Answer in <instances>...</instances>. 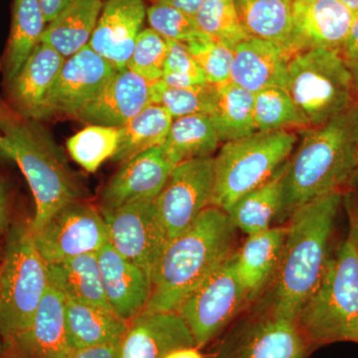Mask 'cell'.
I'll use <instances>...</instances> for the list:
<instances>
[{"label":"cell","instance_id":"1","mask_svg":"<svg viewBox=\"0 0 358 358\" xmlns=\"http://www.w3.org/2000/svg\"><path fill=\"white\" fill-rule=\"evenodd\" d=\"M343 192L301 205L289 216L281 259L273 281L271 312L296 320L326 274Z\"/></svg>","mask_w":358,"mask_h":358},{"label":"cell","instance_id":"2","mask_svg":"<svg viewBox=\"0 0 358 358\" xmlns=\"http://www.w3.org/2000/svg\"><path fill=\"white\" fill-rule=\"evenodd\" d=\"M300 134V143L287 164L280 222L288 221L301 205L348 187L358 166V103Z\"/></svg>","mask_w":358,"mask_h":358},{"label":"cell","instance_id":"3","mask_svg":"<svg viewBox=\"0 0 358 358\" xmlns=\"http://www.w3.org/2000/svg\"><path fill=\"white\" fill-rule=\"evenodd\" d=\"M237 230L227 212L210 205L185 232L169 240L152 270L145 312H176L186 296L234 254Z\"/></svg>","mask_w":358,"mask_h":358},{"label":"cell","instance_id":"4","mask_svg":"<svg viewBox=\"0 0 358 358\" xmlns=\"http://www.w3.org/2000/svg\"><path fill=\"white\" fill-rule=\"evenodd\" d=\"M0 134L6 152L24 174L35 200L33 232L64 205L84 199L86 190L60 145L35 120L23 117L0 96Z\"/></svg>","mask_w":358,"mask_h":358},{"label":"cell","instance_id":"5","mask_svg":"<svg viewBox=\"0 0 358 358\" xmlns=\"http://www.w3.org/2000/svg\"><path fill=\"white\" fill-rule=\"evenodd\" d=\"M348 214L345 240L296 320L313 350L336 343L358 345V199L343 192Z\"/></svg>","mask_w":358,"mask_h":358},{"label":"cell","instance_id":"6","mask_svg":"<svg viewBox=\"0 0 358 358\" xmlns=\"http://www.w3.org/2000/svg\"><path fill=\"white\" fill-rule=\"evenodd\" d=\"M49 285L30 220L16 221L7 230L0 262V343H10L27 329Z\"/></svg>","mask_w":358,"mask_h":358},{"label":"cell","instance_id":"7","mask_svg":"<svg viewBox=\"0 0 358 358\" xmlns=\"http://www.w3.org/2000/svg\"><path fill=\"white\" fill-rule=\"evenodd\" d=\"M294 131L257 133L224 143L214 157L211 205L227 212L245 194L272 178L293 155Z\"/></svg>","mask_w":358,"mask_h":358},{"label":"cell","instance_id":"8","mask_svg":"<svg viewBox=\"0 0 358 358\" xmlns=\"http://www.w3.org/2000/svg\"><path fill=\"white\" fill-rule=\"evenodd\" d=\"M287 92L308 117L319 127L357 103L352 73L338 52L312 49L289 59Z\"/></svg>","mask_w":358,"mask_h":358},{"label":"cell","instance_id":"9","mask_svg":"<svg viewBox=\"0 0 358 358\" xmlns=\"http://www.w3.org/2000/svg\"><path fill=\"white\" fill-rule=\"evenodd\" d=\"M248 301L235 272L233 254L186 296L176 313L185 320L197 348L203 350L235 322Z\"/></svg>","mask_w":358,"mask_h":358},{"label":"cell","instance_id":"10","mask_svg":"<svg viewBox=\"0 0 358 358\" xmlns=\"http://www.w3.org/2000/svg\"><path fill=\"white\" fill-rule=\"evenodd\" d=\"M216 341L208 358H307L313 350L298 320L268 308L233 322Z\"/></svg>","mask_w":358,"mask_h":358},{"label":"cell","instance_id":"11","mask_svg":"<svg viewBox=\"0 0 358 358\" xmlns=\"http://www.w3.org/2000/svg\"><path fill=\"white\" fill-rule=\"evenodd\" d=\"M33 234L47 264L96 253L110 242L109 230L100 209L85 199L64 205Z\"/></svg>","mask_w":358,"mask_h":358},{"label":"cell","instance_id":"12","mask_svg":"<svg viewBox=\"0 0 358 358\" xmlns=\"http://www.w3.org/2000/svg\"><path fill=\"white\" fill-rule=\"evenodd\" d=\"M100 211L107 223L112 246L152 278V270L169 242L155 199Z\"/></svg>","mask_w":358,"mask_h":358},{"label":"cell","instance_id":"13","mask_svg":"<svg viewBox=\"0 0 358 358\" xmlns=\"http://www.w3.org/2000/svg\"><path fill=\"white\" fill-rule=\"evenodd\" d=\"M214 189V157L186 160L174 166L155 199L169 240L185 232L210 206Z\"/></svg>","mask_w":358,"mask_h":358},{"label":"cell","instance_id":"14","mask_svg":"<svg viewBox=\"0 0 358 358\" xmlns=\"http://www.w3.org/2000/svg\"><path fill=\"white\" fill-rule=\"evenodd\" d=\"M115 70L89 45L66 59L46 101V121L75 117L101 91Z\"/></svg>","mask_w":358,"mask_h":358},{"label":"cell","instance_id":"15","mask_svg":"<svg viewBox=\"0 0 358 358\" xmlns=\"http://www.w3.org/2000/svg\"><path fill=\"white\" fill-rule=\"evenodd\" d=\"M355 13L339 0H317L313 3H293V30L289 55L312 49L341 53Z\"/></svg>","mask_w":358,"mask_h":358},{"label":"cell","instance_id":"16","mask_svg":"<svg viewBox=\"0 0 358 358\" xmlns=\"http://www.w3.org/2000/svg\"><path fill=\"white\" fill-rule=\"evenodd\" d=\"M150 105H154L152 82L126 67L115 70L76 119L85 124L119 129Z\"/></svg>","mask_w":358,"mask_h":358},{"label":"cell","instance_id":"17","mask_svg":"<svg viewBox=\"0 0 358 358\" xmlns=\"http://www.w3.org/2000/svg\"><path fill=\"white\" fill-rule=\"evenodd\" d=\"M160 147L150 148L121 164L106 185L100 208L114 209L141 200H155L174 169Z\"/></svg>","mask_w":358,"mask_h":358},{"label":"cell","instance_id":"18","mask_svg":"<svg viewBox=\"0 0 358 358\" xmlns=\"http://www.w3.org/2000/svg\"><path fill=\"white\" fill-rule=\"evenodd\" d=\"M145 18L143 0H107L88 45L115 69L126 68Z\"/></svg>","mask_w":358,"mask_h":358},{"label":"cell","instance_id":"19","mask_svg":"<svg viewBox=\"0 0 358 358\" xmlns=\"http://www.w3.org/2000/svg\"><path fill=\"white\" fill-rule=\"evenodd\" d=\"M185 346H197L176 312H143L129 322L117 345V358H164Z\"/></svg>","mask_w":358,"mask_h":358},{"label":"cell","instance_id":"20","mask_svg":"<svg viewBox=\"0 0 358 358\" xmlns=\"http://www.w3.org/2000/svg\"><path fill=\"white\" fill-rule=\"evenodd\" d=\"M66 59L50 45L40 42L10 83L6 101L16 112L46 121V101Z\"/></svg>","mask_w":358,"mask_h":358},{"label":"cell","instance_id":"21","mask_svg":"<svg viewBox=\"0 0 358 358\" xmlns=\"http://www.w3.org/2000/svg\"><path fill=\"white\" fill-rule=\"evenodd\" d=\"M103 289L110 308L131 322L145 312L152 294V278L107 243L98 252Z\"/></svg>","mask_w":358,"mask_h":358},{"label":"cell","instance_id":"22","mask_svg":"<svg viewBox=\"0 0 358 358\" xmlns=\"http://www.w3.org/2000/svg\"><path fill=\"white\" fill-rule=\"evenodd\" d=\"M291 57L281 45L248 37L234 47L230 81L253 94L270 87L286 89Z\"/></svg>","mask_w":358,"mask_h":358},{"label":"cell","instance_id":"23","mask_svg":"<svg viewBox=\"0 0 358 358\" xmlns=\"http://www.w3.org/2000/svg\"><path fill=\"white\" fill-rule=\"evenodd\" d=\"M65 303L64 294L49 285L29 326L8 343L26 358L69 357Z\"/></svg>","mask_w":358,"mask_h":358},{"label":"cell","instance_id":"24","mask_svg":"<svg viewBox=\"0 0 358 358\" xmlns=\"http://www.w3.org/2000/svg\"><path fill=\"white\" fill-rule=\"evenodd\" d=\"M286 234L287 225L275 226L249 235L241 248L235 251V272L248 294L249 301L255 300L274 279Z\"/></svg>","mask_w":358,"mask_h":358},{"label":"cell","instance_id":"25","mask_svg":"<svg viewBox=\"0 0 358 358\" xmlns=\"http://www.w3.org/2000/svg\"><path fill=\"white\" fill-rule=\"evenodd\" d=\"M66 329L71 350L117 345L129 322L110 308L66 299Z\"/></svg>","mask_w":358,"mask_h":358},{"label":"cell","instance_id":"26","mask_svg":"<svg viewBox=\"0 0 358 358\" xmlns=\"http://www.w3.org/2000/svg\"><path fill=\"white\" fill-rule=\"evenodd\" d=\"M46 26L38 0H13L10 33L0 60L6 86L13 81L41 42Z\"/></svg>","mask_w":358,"mask_h":358},{"label":"cell","instance_id":"27","mask_svg":"<svg viewBox=\"0 0 358 358\" xmlns=\"http://www.w3.org/2000/svg\"><path fill=\"white\" fill-rule=\"evenodd\" d=\"M47 267L51 286L64 294L66 299L112 310L103 289L96 253L47 264Z\"/></svg>","mask_w":358,"mask_h":358},{"label":"cell","instance_id":"28","mask_svg":"<svg viewBox=\"0 0 358 358\" xmlns=\"http://www.w3.org/2000/svg\"><path fill=\"white\" fill-rule=\"evenodd\" d=\"M103 7V0H73L47 24L41 42L70 58L89 44Z\"/></svg>","mask_w":358,"mask_h":358},{"label":"cell","instance_id":"29","mask_svg":"<svg viewBox=\"0 0 358 358\" xmlns=\"http://www.w3.org/2000/svg\"><path fill=\"white\" fill-rule=\"evenodd\" d=\"M287 164L288 162L262 185L238 200L228 211L237 229L247 236L268 230L279 218L284 200Z\"/></svg>","mask_w":358,"mask_h":358},{"label":"cell","instance_id":"30","mask_svg":"<svg viewBox=\"0 0 358 358\" xmlns=\"http://www.w3.org/2000/svg\"><path fill=\"white\" fill-rule=\"evenodd\" d=\"M247 36L281 45L288 51L293 30V0H234Z\"/></svg>","mask_w":358,"mask_h":358},{"label":"cell","instance_id":"31","mask_svg":"<svg viewBox=\"0 0 358 358\" xmlns=\"http://www.w3.org/2000/svg\"><path fill=\"white\" fill-rule=\"evenodd\" d=\"M215 86V99L208 117L221 143L240 140L257 133L254 121L255 94L231 81Z\"/></svg>","mask_w":358,"mask_h":358},{"label":"cell","instance_id":"32","mask_svg":"<svg viewBox=\"0 0 358 358\" xmlns=\"http://www.w3.org/2000/svg\"><path fill=\"white\" fill-rule=\"evenodd\" d=\"M220 143L208 115H195L173 120L159 147L167 159L178 166L186 160L213 157Z\"/></svg>","mask_w":358,"mask_h":358},{"label":"cell","instance_id":"33","mask_svg":"<svg viewBox=\"0 0 358 358\" xmlns=\"http://www.w3.org/2000/svg\"><path fill=\"white\" fill-rule=\"evenodd\" d=\"M173 119L164 108L150 105L119 128V143L113 162L122 164L136 155L159 147L166 141Z\"/></svg>","mask_w":358,"mask_h":358},{"label":"cell","instance_id":"34","mask_svg":"<svg viewBox=\"0 0 358 358\" xmlns=\"http://www.w3.org/2000/svg\"><path fill=\"white\" fill-rule=\"evenodd\" d=\"M254 121L257 131L261 133L310 128L308 117L281 87H270L255 94Z\"/></svg>","mask_w":358,"mask_h":358},{"label":"cell","instance_id":"35","mask_svg":"<svg viewBox=\"0 0 358 358\" xmlns=\"http://www.w3.org/2000/svg\"><path fill=\"white\" fill-rule=\"evenodd\" d=\"M119 143V129L89 124L71 136L67 150L72 159L94 173L107 159H112Z\"/></svg>","mask_w":358,"mask_h":358},{"label":"cell","instance_id":"36","mask_svg":"<svg viewBox=\"0 0 358 358\" xmlns=\"http://www.w3.org/2000/svg\"><path fill=\"white\" fill-rule=\"evenodd\" d=\"M154 103L162 106L173 120L195 115H210L216 86L209 83L174 88L159 80L152 82Z\"/></svg>","mask_w":358,"mask_h":358},{"label":"cell","instance_id":"37","mask_svg":"<svg viewBox=\"0 0 358 358\" xmlns=\"http://www.w3.org/2000/svg\"><path fill=\"white\" fill-rule=\"evenodd\" d=\"M194 18L202 32L231 48L248 38L238 17L234 0H204Z\"/></svg>","mask_w":358,"mask_h":358},{"label":"cell","instance_id":"38","mask_svg":"<svg viewBox=\"0 0 358 358\" xmlns=\"http://www.w3.org/2000/svg\"><path fill=\"white\" fill-rule=\"evenodd\" d=\"M147 20L160 36L185 45L207 35L199 29L194 17L164 2H154L148 7Z\"/></svg>","mask_w":358,"mask_h":358},{"label":"cell","instance_id":"39","mask_svg":"<svg viewBox=\"0 0 358 358\" xmlns=\"http://www.w3.org/2000/svg\"><path fill=\"white\" fill-rule=\"evenodd\" d=\"M166 55V40L152 28H145L136 39L127 67L148 81H159L164 75Z\"/></svg>","mask_w":358,"mask_h":358},{"label":"cell","instance_id":"40","mask_svg":"<svg viewBox=\"0 0 358 358\" xmlns=\"http://www.w3.org/2000/svg\"><path fill=\"white\" fill-rule=\"evenodd\" d=\"M188 51L203 71L207 83L219 85L230 81L234 49L208 35L186 44Z\"/></svg>","mask_w":358,"mask_h":358},{"label":"cell","instance_id":"41","mask_svg":"<svg viewBox=\"0 0 358 358\" xmlns=\"http://www.w3.org/2000/svg\"><path fill=\"white\" fill-rule=\"evenodd\" d=\"M167 55L162 81L174 88H187L207 83L203 71L180 42L166 40Z\"/></svg>","mask_w":358,"mask_h":358},{"label":"cell","instance_id":"42","mask_svg":"<svg viewBox=\"0 0 358 358\" xmlns=\"http://www.w3.org/2000/svg\"><path fill=\"white\" fill-rule=\"evenodd\" d=\"M339 55L352 73L358 95V13L355 14L352 27Z\"/></svg>","mask_w":358,"mask_h":358},{"label":"cell","instance_id":"43","mask_svg":"<svg viewBox=\"0 0 358 358\" xmlns=\"http://www.w3.org/2000/svg\"><path fill=\"white\" fill-rule=\"evenodd\" d=\"M117 345H102L71 352L68 358H117Z\"/></svg>","mask_w":358,"mask_h":358},{"label":"cell","instance_id":"44","mask_svg":"<svg viewBox=\"0 0 358 358\" xmlns=\"http://www.w3.org/2000/svg\"><path fill=\"white\" fill-rule=\"evenodd\" d=\"M72 1L73 0H38L47 24L55 20Z\"/></svg>","mask_w":358,"mask_h":358},{"label":"cell","instance_id":"45","mask_svg":"<svg viewBox=\"0 0 358 358\" xmlns=\"http://www.w3.org/2000/svg\"><path fill=\"white\" fill-rule=\"evenodd\" d=\"M9 222V192L6 180L0 178V238Z\"/></svg>","mask_w":358,"mask_h":358},{"label":"cell","instance_id":"46","mask_svg":"<svg viewBox=\"0 0 358 358\" xmlns=\"http://www.w3.org/2000/svg\"><path fill=\"white\" fill-rule=\"evenodd\" d=\"M157 1L169 4V6L176 7V8L183 11V13L188 14V15L195 17L196 13H199L200 7L203 4L204 0H157Z\"/></svg>","mask_w":358,"mask_h":358},{"label":"cell","instance_id":"47","mask_svg":"<svg viewBox=\"0 0 358 358\" xmlns=\"http://www.w3.org/2000/svg\"><path fill=\"white\" fill-rule=\"evenodd\" d=\"M164 358H208L197 346H185L176 348Z\"/></svg>","mask_w":358,"mask_h":358},{"label":"cell","instance_id":"48","mask_svg":"<svg viewBox=\"0 0 358 358\" xmlns=\"http://www.w3.org/2000/svg\"><path fill=\"white\" fill-rule=\"evenodd\" d=\"M0 358H26L13 343H0Z\"/></svg>","mask_w":358,"mask_h":358},{"label":"cell","instance_id":"49","mask_svg":"<svg viewBox=\"0 0 358 358\" xmlns=\"http://www.w3.org/2000/svg\"><path fill=\"white\" fill-rule=\"evenodd\" d=\"M345 190L352 192V194L358 199V166L357 171L353 173L352 178L350 179V183H348Z\"/></svg>","mask_w":358,"mask_h":358},{"label":"cell","instance_id":"50","mask_svg":"<svg viewBox=\"0 0 358 358\" xmlns=\"http://www.w3.org/2000/svg\"><path fill=\"white\" fill-rule=\"evenodd\" d=\"M343 6L348 7L353 13H358V0H339Z\"/></svg>","mask_w":358,"mask_h":358},{"label":"cell","instance_id":"51","mask_svg":"<svg viewBox=\"0 0 358 358\" xmlns=\"http://www.w3.org/2000/svg\"><path fill=\"white\" fill-rule=\"evenodd\" d=\"M9 159H10V157H9L8 154H7L6 145H4L3 136L0 134V162H1V160Z\"/></svg>","mask_w":358,"mask_h":358},{"label":"cell","instance_id":"52","mask_svg":"<svg viewBox=\"0 0 358 358\" xmlns=\"http://www.w3.org/2000/svg\"><path fill=\"white\" fill-rule=\"evenodd\" d=\"M293 1L301 2V3H313V2L317 1V0H293Z\"/></svg>","mask_w":358,"mask_h":358},{"label":"cell","instance_id":"53","mask_svg":"<svg viewBox=\"0 0 358 358\" xmlns=\"http://www.w3.org/2000/svg\"><path fill=\"white\" fill-rule=\"evenodd\" d=\"M152 1H154V2H155V1H157V0H152Z\"/></svg>","mask_w":358,"mask_h":358},{"label":"cell","instance_id":"54","mask_svg":"<svg viewBox=\"0 0 358 358\" xmlns=\"http://www.w3.org/2000/svg\"><path fill=\"white\" fill-rule=\"evenodd\" d=\"M357 103H358V95H357Z\"/></svg>","mask_w":358,"mask_h":358}]
</instances>
